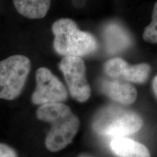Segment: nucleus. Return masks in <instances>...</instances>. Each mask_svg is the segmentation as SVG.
I'll use <instances>...</instances> for the list:
<instances>
[{"mask_svg": "<svg viewBox=\"0 0 157 157\" xmlns=\"http://www.w3.org/2000/svg\"><path fill=\"white\" fill-rule=\"evenodd\" d=\"M36 117L51 125L44 140L45 146L51 152L66 148L72 142L79 129L78 118L69 106L63 103L41 105L36 110Z\"/></svg>", "mask_w": 157, "mask_h": 157, "instance_id": "1", "label": "nucleus"}, {"mask_svg": "<svg viewBox=\"0 0 157 157\" xmlns=\"http://www.w3.org/2000/svg\"><path fill=\"white\" fill-rule=\"evenodd\" d=\"M52 30L55 36L54 49L60 56L82 58L97 50L95 37L89 32L80 30L73 20L59 19L53 23Z\"/></svg>", "mask_w": 157, "mask_h": 157, "instance_id": "2", "label": "nucleus"}, {"mask_svg": "<svg viewBox=\"0 0 157 157\" xmlns=\"http://www.w3.org/2000/svg\"><path fill=\"white\" fill-rule=\"evenodd\" d=\"M143 125V120L138 113L118 105H108L99 110L93 121L95 133L114 137L136 133Z\"/></svg>", "mask_w": 157, "mask_h": 157, "instance_id": "3", "label": "nucleus"}, {"mask_svg": "<svg viewBox=\"0 0 157 157\" xmlns=\"http://www.w3.org/2000/svg\"><path fill=\"white\" fill-rule=\"evenodd\" d=\"M31 68L30 59L22 55L10 56L0 61V99L13 101L19 97Z\"/></svg>", "mask_w": 157, "mask_h": 157, "instance_id": "4", "label": "nucleus"}, {"mask_svg": "<svg viewBox=\"0 0 157 157\" xmlns=\"http://www.w3.org/2000/svg\"><path fill=\"white\" fill-rule=\"evenodd\" d=\"M71 97L84 103L91 95V87L86 77V66L79 57H63L59 63Z\"/></svg>", "mask_w": 157, "mask_h": 157, "instance_id": "5", "label": "nucleus"}, {"mask_svg": "<svg viewBox=\"0 0 157 157\" xmlns=\"http://www.w3.org/2000/svg\"><path fill=\"white\" fill-rule=\"evenodd\" d=\"M36 89L31 96L34 104L63 103L67 100L66 87L48 68L41 67L36 70Z\"/></svg>", "mask_w": 157, "mask_h": 157, "instance_id": "6", "label": "nucleus"}, {"mask_svg": "<svg viewBox=\"0 0 157 157\" xmlns=\"http://www.w3.org/2000/svg\"><path fill=\"white\" fill-rule=\"evenodd\" d=\"M103 70L111 78H122L126 82L142 84L149 77L151 66L148 63L129 65L120 58H113L105 62Z\"/></svg>", "mask_w": 157, "mask_h": 157, "instance_id": "7", "label": "nucleus"}, {"mask_svg": "<svg viewBox=\"0 0 157 157\" xmlns=\"http://www.w3.org/2000/svg\"><path fill=\"white\" fill-rule=\"evenodd\" d=\"M101 90L110 99L122 105L132 104L137 98V90L132 84L117 78L102 81Z\"/></svg>", "mask_w": 157, "mask_h": 157, "instance_id": "8", "label": "nucleus"}, {"mask_svg": "<svg viewBox=\"0 0 157 157\" xmlns=\"http://www.w3.org/2000/svg\"><path fill=\"white\" fill-rule=\"evenodd\" d=\"M103 36L105 50L111 54L123 52L132 44L129 33L118 23H111L105 25L103 29Z\"/></svg>", "mask_w": 157, "mask_h": 157, "instance_id": "9", "label": "nucleus"}, {"mask_svg": "<svg viewBox=\"0 0 157 157\" xmlns=\"http://www.w3.org/2000/svg\"><path fill=\"white\" fill-rule=\"evenodd\" d=\"M110 148L118 157H151L150 151L145 145L125 137L113 139Z\"/></svg>", "mask_w": 157, "mask_h": 157, "instance_id": "10", "label": "nucleus"}, {"mask_svg": "<svg viewBox=\"0 0 157 157\" xmlns=\"http://www.w3.org/2000/svg\"><path fill=\"white\" fill-rule=\"evenodd\" d=\"M17 11L29 19L45 17L50 7L51 0H13Z\"/></svg>", "mask_w": 157, "mask_h": 157, "instance_id": "11", "label": "nucleus"}, {"mask_svg": "<svg viewBox=\"0 0 157 157\" xmlns=\"http://www.w3.org/2000/svg\"><path fill=\"white\" fill-rule=\"evenodd\" d=\"M143 38L147 42L156 44L157 42V4L154 5L152 21L143 31Z\"/></svg>", "mask_w": 157, "mask_h": 157, "instance_id": "12", "label": "nucleus"}, {"mask_svg": "<svg viewBox=\"0 0 157 157\" xmlns=\"http://www.w3.org/2000/svg\"><path fill=\"white\" fill-rule=\"evenodd\" d=\"M0 157H17V154L11 146L0 143Z\"/></svg>", "mask_w": 157, "mask_h": 157, "instance_id": "13", "label": "nucleus"}, {"mask_svg": "<svg viewBox=\"0 0 157 157\" xmlns=\"http://www.w3.org/2000/svg\"><path fill=\"white\" fill-rule=\"evenodd\" d=\"M156 85H157V76H155L154 79H153V82H152V88H153V92H154V94L156 97L157 95Z\"/></svg>", "mask_w": 157, "mask_h": 157, "instance_id": "14", "label": "nucleus"}, {"mask_svg": "<svg viewBox=\"0 0 157 157\" xmlns=\"http://www.w3.org/2000/svg\"><path fill=\"white\" fill-rule=\"evenodd\" d=\"M74 3L77 7H80V6L84 5V0H74Z\"/></svg>", "mask_w": 157, "mask_h": 157, "instance_id": "15", "label": "nucleus"}, {"mask_svg": "<svg viewBox=\"0 0 157 157\" xmlns=\"http://www.w3.org/2000/svg\"><path fill=\"white\" fill-rule=\"evenodd\" d=\"M77 157H94V156H91V155H89V154H80L79 156H78Z\"/></svg>", "mask_w": 157, "mask_h": 157, "instance_id": "16", "label": "nucleus"}]
</instances>
